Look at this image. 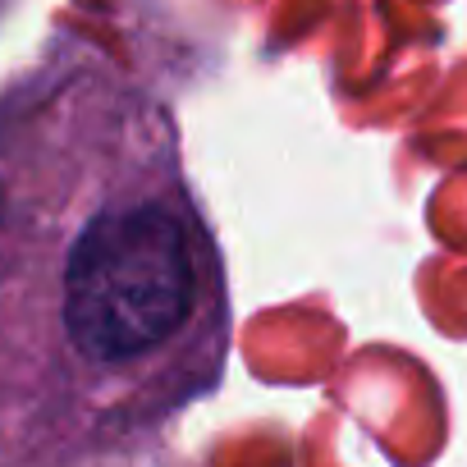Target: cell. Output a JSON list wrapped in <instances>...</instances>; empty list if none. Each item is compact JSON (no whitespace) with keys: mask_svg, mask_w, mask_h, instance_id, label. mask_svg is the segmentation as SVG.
Listing matches in <instances>:
<instances>
[{"mask_svg":"<svg viewBox=\"0 0 467 467\" xmlns=\"http://www.w3.org/2000/svg\"><path fill=\"white\" fill-rule=\"evenodd\" d=\"M224 358V253L170 110L60 37L0 92V462L151 458Z\"/></svg>","mask_w":467,"mask_h":467,"instance_id":"obj_1","label":"cell"}]
</instances>
